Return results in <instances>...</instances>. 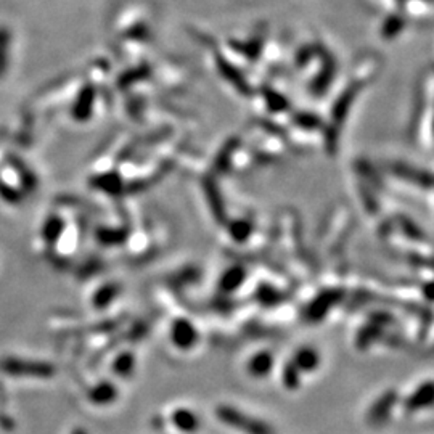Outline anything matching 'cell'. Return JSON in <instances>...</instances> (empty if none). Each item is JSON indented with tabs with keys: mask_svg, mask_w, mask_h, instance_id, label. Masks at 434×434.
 I'll use <instances>...</instances> for the list:
<instances>
[{
	"mask_svg": "<svg viewBox=\"0 0 434 434\" xmlns=\"http://www.w3.org/2000/svg\"><path fill=\"white\" fill-rule=\"evenodd\" d=\"M214 415L222 425L242 434H277L271 423L262 418L253 417L230 404H219L214 408Z\"/></svg>",
	"mask_w": 434,
	"mask_h": 434,
	"instance_id": "6da1fadb",
	"label": "cell"
},
{
	"mask_svg": "<svg viewBox=\"0 0 434 434\" xmlns=\"http://www.w3.org/2000/svg\"><path fill=\"white\" fill-rule=\"evenodd\" d=\"M344 296H346V293H344L343 288L332 287L320 289V291L306 304V307H304L302 311L304 320L307 323H314V325L322 323L333 311H335V307H338L339 304L343 302Z\"/></svg>",
	"mask_w": 434,
	"mask_h": 434,
	"instance_id": "7a4b0ae2",
	"label": "cell"
},
{
	"mask_svg": "<svg viewBox=\"0 0 434 434\" xmlns=\"http://www.w3.org/2000/svg\"><path fill=\"white\" fill-rule=\"evenodd\" d=\"M0 370L8 377L17 378H47L55 377L57 368L53 363L42 362V361H28V359H5L0 363Z\"/></svg>",
	"mask_w": 434,
	"mask_h": 434,
	"instance_id": "3957f363",
	"label": "cell"
},
{
	"mask_svg": "<svg viewBox=\"0 0 434 434\" xmlns=\"http://www.w3.org/2000/svg\"><path fill=\"white\" fill-rule=\"evenodd\" d=\"M169 339L177 351L188 352L199 343V330L187 317H176L169 327Z\"/></svg>",
	"mask_w": 434,
	"mask_h": 434,
	"instance_id": "277c9868",
	"label": "cell"
},
{
	"mask_svg": "<svg viewBox=\"0 0 434 434\" xmlns=\"http://www.w3.org/2000/svg\"><path fill=\"white\" fill-rule=\"evenodd\" d=\"M399 402V394L394 389H386L385 392H381L375 401L372 402V406L367 410V423L370 426H381L389 420V417L392 415L394 407Z\"/></svg>",
	"mask_w": 434,
	"mask_h": 434,
	"instance_id": "5b68a950",
	"label": "cell"
},
{
	"mask_svg": "<svg viewBox=\"0 0 434 434\" xmlns=\"http://www.w3.org/2000/svg\"><path fill=\"white\" fill-rule=\"evenodd\" d=\"M201 187L204 192V198H206L209 213H211L214 221H216L219 226H224V224L228 221V214H227L226 201H224L222 192L217 186L216 179H213V177L203 179Z\"/></svg>",
	"mask_w": 434,
	"mask_h": 434,
	"instance_id": "8992f818",
	"label": "cell"
},
{
	"mask_svg": "<svg viewBox=\"0 0 434 434\" xmlns=\"http://www.w3.org/2000/svg\"><path fill=\"white\" fill-rule=\"evenodd\" d=\"M388 171L396 176L397 179H401L404 182L413 183V186L426 188L430 190L433 186V177L430 171H425V169H417L415 166L407 163H401V161H392L388 164Z\"/></svg>",
	"mask_w": 434,
	"mask_h": 434,
	"instance_id": "52a82bcc",
	"label": "cell"
},
{
	"mask_svg": "<svg viewBox=\"0 0 434 434\" xmlns=\"http://www.w3.org/2000/svg\"><path fill=\"white\" fill-rule=\"evenodd\" d=\"M248 280V269L242 264H233L227 267L217 280V291L221 296H232L240 289Z\"/></svg>",
	"mask_w": 434,
	"mask_h": 434,
	"instance_id": "ba28073f",
	"label": "cell"
},
{
	"mask_svg": "<svg viewBox=\"0 0 434 434\" xmlns=\"http://www.w3.org/2000/svg\"><path fill=\"white\" fill-rule=\"evenodd\" d=\"M434 402V385L431 380L423 381L404 399L402 407L407 413H417L430 408Z\"/></svg>",
	"mask_w": 434,
	"mask_h": 434,
	"instance_id": "9c48e42d",
	"label": "cell"
},
{
	"mask_svg": "<svg viewBox=\"0 0 434 434\" xmlns=\"http://www.w3.org/2000/svg\"><path fill=\"white\" fill-rule=\"evenodd\" d=\"M89 186H91L93 190H98L108 197H119L126 192V182L121 174L118 171H108L102 174H96V176L91 177L89 181Z\"/></svg>",
	"mask_w": 434,
	"mask_h": 434,
	"instance_id": "30bf717a",
	"label": "cell"
},
{
	"mask_svg": "<svg viewBox=\"0 0 434 434\" xmlns=\"http://www.w3.org/2000/svg\"><path fill=\"white\" fill-rule=\"evenodd\" d=\"M273 367H275V356L267 349L251 354L246 361V373L254 380L267 378L272 373Z\"/></svg>",
	"mask_w": 434,
	"mask_h": 434,
	"instance_id": "8fae6325",
	"label": "cell"
},
{
	"mask_svg": "<svg viewBox=\"0 0 434 434\" xmlns=\"http://www.w3.org/2000/svg\"><path fill=\"white\" fill-rule=\"evenodd\" d=\"M87 401L96 407H108L118 401L119 389L109 380H100L87 389Z\"/></svg>",
	"mask_w": 434,
	"mask_h": 434,
	"instance_id": "7c38bea8",
	"label": "cell"
},
{
	"mask_svg": "<svg viewBox=\"0 0 434 434\" xmlns=\"http://www.w3.org/2000/svg\"><path fill=\"white\" fill-rule=\"evenodd\" d=\"M169 422L182 434H197L201 430V418L188 407H176L169 415Z\"/></svg>",
	"mask_w": 434,
	"mask_h": 434,
	"instance_id": "4fadbf2b",
	"label": "cell"
},
{
	"mask_svg": "<svg viewBox=\"0 0 434 434\" xmlns=\"http://www.w3.org/2000/svg\"><path fill=\"white\" fill-rule=\"evenodd\" d=\"M93 107H96V87L92 84H86L79 91L76 100H74L71 114L79 123H86L92 118Z\"/></svg>",
	"mask_w": 434,
	"mask_h": 434,
	"instance_id": "5bb4252c",
	"label": "cell"
},
{
	"mask_svg": "<svg viewBox=\"0 0 434 434\" xmlns=\"http://www.w3.org/2000/svg\"><path fill=\"white\" fill-rule=\"evenodd\" d=\"M64 230H66V221H64L62 214L53 213L47 216L41 226V237L44 243H46V246L48 249H53L57 246L58 242L62 240Z\"/></svg>",
	"mask_w": 434,
	"mask_h": 434,
	"instance_id": "9a60e30c",
	"label": "cell"
},
{
	"mask_svg": "<svg viewBox=\"0 0 434 434\" xmlns=\"http://www.w3.org/2000/svg\"><path fill=\"white\" fill-rule=\"evenodd\" d=\"M291 362L301 372V375H311V373H314L320 367L322 357L320 352L314 346H299L293 352Z\"/></svg>",
	"mask_w": 434,
	"mask_h": 434,
	"instance_id": "2e32d148",
	"label": "cell"
},
{
	"mask_svg": "<svg viewBox=\"0 0 434 434\" xmlns=\"http://www.w3.org/2000/svg\"><path fill=\"white\" fill-rule=\"evenodd\" d=\"M224 226L227 228V235L237 244L248 243L254 230H256V226H254V222L249 217H228V221Z\"/></svg>",
	"mask_w": 434,
	"mask_h": 434,
	"instance_id": "e0dca14e",
	"label": "cell"
},
{
	"mask_svg": "<svg viewBox=\"0 0 434 434\" xmlns=\"http://www.w3.org/2000/svg\"><path fill=\"white\" fill-rule=\"evenodd\" d=\"M129 228L126 227H113V226H100L96 230V240L105 248L123 246L129 240Z\"/></svg>",
	"mask_w": 434,
	"mask_h": 434,
	"instance_id": "ac0fdd59",
	"label": "cell"
},
{
	"mask_svg": "<svg viewBox=\"0 0 434 434\" xmlns=\"http://www.w3.org/2000/svg\"><path fill=\"white\" fill-rule=\"evenodd\" d=\"M119 294H121V285L118 282H107L93 291L91 302L96 311H105L116 301Z\"/></svg>",
	"mask_w": 434,
	"mask_h": 434,
	"instance_id": "d6986e66",
	"label": "cell"
},
{
	"mask_svg": "<svg viewBox=\"0 0 434 434\" xmlns=\"http://www.w3.org/2000/svg\"><path fill=\"white\" fill-rule=\"evenodd\" d=\"M238 150H240V141L238 138H228L219 150L216 158H214V171L217 174H227L230 171Z\"/></svg>",
	"mask_w": 434,
	"mask_h": 434,
	"instance_id": "ffe728a7",
	"label": "cell"
},
{
	"mask_svg": "<svg viewBox=\"0 0 434 434\" xmlns=\"http://www.w3.org/2000/svg\"><path fill=\"white\" fill-rule=\"evenodd\" d=\"M136 368H137V357H136V354H134L132 351H129V349H124V351L118 352L111 362V372L118 378H123V380L131 378L134 373H136Z\"/></svg>",
	"mask_w": 434,
	"mask_h": 434,
	"instance_id": "44dd1931",
	"label": "cell"
},
{
	"mask_svg": "<svg viewBox=\"0 0 434 434\" xmlns=\"http://www.w3.org/2000/svg\"><path fill=\"white\" fill-rule=\"evenodd\" d=\"M254 298L262 307H275L278 304L285 302L287 294L280 288L271 285V283H261L256 289Z\"/></svg>",
	"mask_w": 434,
	"mask_h": 434,
	"instance_id": "7402d4cb",
	"label": "cell"
},
{
	"mask_svg": "<svg viewBox=\"0 0 434 434\" xmlns=\"http://www.w3.org/2000/svg\"><path fill=\"white\" fill-rule=\"evenodd\" d=\"M396 222H397V227H399V230H401L402 235L408 238L410 242L430 243V237L426 235V232L423 230V227L418 226V224L413 221L412 217L404 216V214H399Z\"/></svg>",
	"mask_w": 434,
	"mask_h": 434,
	"instance_id": "603a6c76",
	"label": "cell"
},
{
	"mask_svg": "<svg viewBox=\"0 0 434 434\" xmlns=\"http://www.w3.org/2000/svg\"><path fill=\"white\" fill-rule=\"evenodd\" d=\"M383 335H385V328L378 327L372 322H367L357 333L356 346L357 349H361V351H365V349L373 346L377 341H380Z\"/></svg>",
	"mask_w": 434,
	"mask_h": 434,
	"instance_id": "cb8c5ba5",
	"label": "cell"
},
{
	"mask_svg": "<svg viewBox=\"0 0 434 434\" xmlns=\"http://www.w3.org/2000/svg\"><path fill=\"white\" fill-rule=\"evenodd\" d=\"M406 24L407 19L401 13H389L381 24V36L386 41H391V39L397 37L406 29Z\"/></svg>",
	"mask_w": 434,
	"mask_h": 434,
	"instance_id": "d4e9b609",
	"label": "cell"
},
{
	"mask_svg": "<svg viewBox=\"0 0 434 434\" xmlns=\"http://www.w3.org/2000/svg\"><path fill=\"white\" fill-rule=\"evenodd\" d=\"M293 124L299 129V131L304 132L323 131V129H325V123L314 113H296L293 116Z\"/></svg>",
	"mask_w": 434,
	"mask_h": 434,
	"instance_id": "484cf974",
	"label": "cell"
},
{
	"mask_svg": "<svg viewBox=\"0 0 434 434\" xmlns=\"http://www.w3.org/2000/svg\"><path fill=\"white\" fill-rule=\"evenodd\" d=\"M301 380H302V375L301 372L298 370L296 365L291 362V359H289L288 362H285V365L282 367V385L283 388L287 389V391H298L299 388H301Z\"/></svg>",
	"mask_w": 434,
	"mask_h": 434,
	"instance_id": "4316f807",
	"label": "cell"
},
{
	"mask_svg": "<svg viewBox=\"0 0 434 434\" xmlns=\"http://www.w3.org/2000/svg\"><path fill=\"white\" fill-rule=\"evenodd\" d=\"M10 48V34L5 28H0V74L7 69Z\"/></svg>",
	"mask_w": 434,
	"mask_h": 434,
	"instance_id": "83f0119b",
	"label": "cell"
},
{
	"mask_svg": "<svg viewBox=\"0 0 434 434\" xmlns=\"http://www.w3.org/2000/svg\"><path fill=\"white\" fill-rule=\"evenodd\" d=\"M368 322L375 323V325L385 328L386 330L388 327L394 325V316L389 311H375L368 316Z\"/></svg>",
	"mask_w": 434,
	"mask_h": 434,
	"instance_id": "f1b7e54d",
	"label": "cell"
},
{
	"mask_svg": "<svg viewBox=\"0 0 434 434\" xmlns=\"http://www.w3.org/2000/svg\"><path fill=\"white\" fill-rule=\"evenodd\" d=\"M71 434H89V431L86 430V428H82V426H76V428H73Z\"/></svg>",
	"mask_w": 434,
	"mask_h": 434,
	"instance_id": "f546056e",
	"label": "cell"
}]
</instances>
